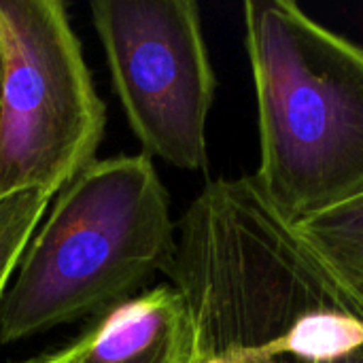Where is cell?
I'll use <instances>...</instances> for the list:
<instances>
[{
	"instance_id": "8",
	"label": "cell",
	"mask_w": 363,
	"mask_h": 363,
	"mask_svg": "<svg viewBox=\"0 0 363 363\" xmlns=\"http://www.w3.org/2000/svg\"><path fill=\"white\" fill-rule=\"evenodd\" d=\"M49 202L51 196L36 189L0 196V300Z\"/></svg>"
},
{
	"instance_id": "6",
	"label": "cell",
	"mask_w": 363,
	"mask_h": 363,
	"mask_svg": "<svg viewBox=\"0 0 363 363\" xmlns=\"http://www.w3.org/2000/svg\"><path fill=\"white\" fill-rule=\"evenodd\" d=\"M194 334L183 298L157 285L104 313L72 345L38 363H189Z\"/></svg>"
},
{
	"instance_id": "9",
	"label": "cell",
	"mask_w": 363,
	"mask_h": 363,
	"mask_svg": "<svg viewBox=\"0 0 363 363\" xmlns=\"http://www.w3.org/2000/svg\"><path fill=\"white\" fill-rule=\"evenodd\" d=\"M0 94H2V57H0Z\"/></svg>"
},
{
	"instance_id": "7",
	"label": "cell",
	"mask_w": 363,
	"mask_h": 363,
	"mask_svg": "<svg viewBox=\"0 0 363 363\" xmlns=\"http://www.w3.org/2000/svg\"><path fill=\"white\" fill-rule=\"evenodd\" d=\"M296 228L349 285L363 294V196Z\"/></svg>"
},
{
	"instance_id": "10",
	"label": "cell",
	"mask_w": 363,
	"mask_h": 363,
	"mask_svg": "<svg viewBox=\"0 0 363 363\" xmlns=\"http://www.w3.org/2000/svg\"><path fill=\"white\" fill-rule=\"evenodd\" d=\"M23 363H38V359H36V357H32V359H28V362H23Z\"/></svg>"
},
{
	"instance_id": "4",
	"label": "cell",
	"mask_w": 363,
	"mask_h": 363,
	"mask_svg": "<svg viewBox=\"0 0 363 363\" xmlns=\"http://www.w3.org/2000/svg\"><path fill=\"white\" fill-rule=\"evenodd\" d=\"M0 196H55L98 151L106 113L60 0H0Z\"/></svg>"
},
{
	"instance_id": "5",
	"label": "cell",
	"mask_w": 363,
	"mask_h": 363,
	"mask_svg": "<svg viewBox=\"0 0 363 363\" xmlns=\"http://www.w3.org/2000/svg\"><path fill=\"white\" fill-rule=\"evenodd\" d=\"M89 9L115 91L147 155L181 170H204L217 79L198 4L100 0Z\"/></svg>"
},
{
	"instance_id": "1",
	"label": "cell",
	"mask_w": 363,
	"mask_h": 363,
	"mask_svg": "<svg viewBox=\"0 0 363 363\" xmlns=\"http://www.w3.org/2000/svg\"><path fill=\"white\" fill-rule=\"evenodd\" d=\"M164 272L191 321L189 363H363V294L253 174L202 189Z\"/></svg>"
},
{
	"instance_id": "2",
	"label": "cell",
	"mask_w": 363,
	"mask_h": 363,
	"mask_svg": "<svg viewBox=\"0 0 363 363\" xmlns=\"http://www.w3.org/2000/svg\"><path fill=\"white\" fill-rule=\"evenodd\" d=\"M259 189L298 225L363 196V47L289 0L245 2Z\"/></svg>"
},
{
	"instance_id": "3",
	"label": "cell",
	"mask_w": 363,
	"mask_h": 363,
	"mask_svg": "<svg viewBox=\"0 0 363 363\" xmlns=\"http://www.w3.org/2000/svg\"><path fill=\"white\" fill-rule=\"evenodd\" d=\"M174 242L168 194L151 157L94 160L60 191L21 253L0 300V342L108 313L166 270Z\"/></svg>"
}]
</instances>
